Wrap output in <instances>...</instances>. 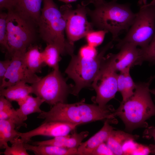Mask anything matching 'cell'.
<instances>
[{
  "label": "cell",
  "mask_w": 155,
  "mask_h": 155,
  "mask_svg": "<svg viewBox=\"0 0 155 155\" xmlns=\"http://www.w3.org/2000/svg\"><path fill=\"white\" fill-rule=\"evenodd\" d=\"M41 53L44 64L53 69L59 67V62L61 59L60 55L62 54L58 47L53 44H47Z\"/></svg>",
  "instance_id": "23"
},
{
  "label": "cell",
  "mask_w": 155,
  "mask_h": 155,
  "mask_svg": "<svg viewBox=\"0 0 155 155\" xmlns=\"http://www.w3.org/2000/svg\"><path fill=\"white\" fill-rule=\"evenodd\" d=\"M113 46L112 40L102 49L96 57L92 59L83 58L74 54L71 55V59L65 72L75 82L71 88V94L77 96L82 88L91 86L99 71L105 54Z\"/></svg>",
  "instance_id": "5"
},
{
  "label": "cell",
  "mask_w": 155,
  "mask_h": 155,
  "mask_svg": "<svg viewBox=\"0 0 155 155\" xmlns=\"http://www.w3.org/2000/svg\"><path fill=\"white\" fill-rule=\"evenodd\" d=\"M61 1L67 3H69L70 2H73L77 0H59Z\"/></svg>",
  "instance_id": "36"
},
{
  "label": "cell",
  "mask_w": 155,
  "mask_h": 155,
  "mask_svg": "<svg viewBox=\"0 0 155 155\" xmlns=\"http://www.w3.org/2000/svg\"><path fill=\"white\" fill-rule=\"evenodd\" d=\"M107 32L105 30H94L88 32L85 36L88 44L96 47L102 42L105 34Z\"/></svg>",
  "instance_id": "28"
},
{
  "label": "cell",
  "mask_w": 155,
  "mask_h": 155,
  "mask_svg": "<svg viewBox=\"0 0 155 155\" xmlns=\"http://www.w3.org/2000/svg\"><path fill=\"white\" fill-rule=\"evenodd\" d=\"M152 81L136 84L133 94L125 102H121L115 110L125 124V130L131 132L141 127H146V121L155 115V105L152 99L149 88Z\"/></svg>",
  "instance_id": "3"
},
{
  "label": "cell",
  "mask_w": 155,
  "mask_h": 155,
  "mask_svg": "<svg viewBox=\"0 0 155 155\" xmlns=\"http://www.w3.org/2000/svg\"><path fill=\"white\" fill-rule=\"evenodd\" d=\"M25 143L21 138H18L11 144V146L8 144L5 146L3 154L4 155H29Z\"/></svg>",
  "instance_id": "25"
},
{
  "label": "cell",
  "mask_w": 155,
  "mask_h": 155,
  "mask_svg": "<svg viewBox=\"0 0 155 155\" xmlns=\"http://www.w3.org/2000/svg\"><path fill=\"white\" fill-rule=\"evenodd\" d=\"M131 66H129L118 74L117 79L118 91L122 97V102L128 99L133 94L136 84L133 82L130 74Z\"/></svg>",
  "instance_id": "20"
},
{
  "label": "cell",
  "mask_w": 155,
  "mask_h": 155,
  "mask_svg": "<svg viewBox=\"0 0 155 155\" xmlns=\"http://www.w3.org/2000/svg\"><path fill=\"white\" fill-rule=\"evenodd\" d=\"M147 5H148L150 6V5H153L155 6V0H152L150 3H147Z\"/></svg>",
  "instance_id": "37"
},
{
  "label": "cell",
  "mask_w": 155,
  "mask_h": 155,
  "mask_svg": "<svg viewBox=\"0 0 155 155\" xmlns=\"http://www.w3.org/2000/svg\"><path fill=\"white\" fill-rule=\"evenodd\" d=\"M43 7L38 24L40 36L47 44L58 47L62 54H73L74 45L65 37V19L53 0H43Z\"/></svg>",
  "instance_id": "4"
},
{
  "label": "cell",
  "mask_w": 155,
  "mask_h": 155,
  "mask_svg": "<svg viewBox=\"0 0 155 155\" xmlns=\"http://www.w3.org/2000/svg\"><path fill=\"white\" fill-rule=\"evenodd\" d=\"M75 129L73 131L72 133L70 135L68 140V148H77L82 141L88 136L89 134L87 131H84L78 133Z\"/></svg>",
  "instance_id": "29"
},
{
  "label": "cell",
  "mask_w": 155,
  "mask_h": 155,
  "mask_svg": "<svg viewBox=\"0 0 155 155\" xmlns=\"http://www.w3.org/2000/svg\"><path fill=\"white\" fill-rule=\"evenodd\" d=\"M98 53L95 47L87 44L80 49L78 55L83 58L92 59L96 57Z\"/></svg>",
  "instance_id": "30"
},
{
  "label": "cell",
  "mask_w": 155,
  "mask_h": 155,
  "mask_svg": "<svg viewBox=\"0 0 155 155\" xmlns=\"http://www.w3.org/2000/svg\"><path fill=\"white\" fill-rule=\"evenodd\" d=\"M27 150L32 152L36 155H77V148H67L55 146L39 145H31L25 143Z\"/></svg>",
  "instance_id": "18"
},
{
  "label": "cell",
  "mask_w": 155,
  "mask_h": 155,
  "mask_svg": "<svg viewBox=\"0 0 155 155\" xmlns=\"http://www.w3.org/2000/svg\"><path fill=\"white\" fill-rule=\"evenodd\" d=\"M91 3L94 8L87 7L91 22L94 27L110 32L113 41H118L120 33L128 31L135 16L136 13L132 11L128 4H120L117 0L108 2L104 0H86L87 5Z\"/></svg>",
  "instance_id": "1"
},
{
  "label": "cell",
  "mask_w": 155,
  "mask_h": 155,
  "mask_svg": "<svg viewBox=\"0 0 155 155\" xmlns=\"http://www.w3.org/2000/svg\"><path fill=\"white\" fill-rule=\"evenodd\" d=\"M144 136L146 138L153 137L155 143V127H151L146 129L144 133Z\"/></svg>",
  "instance_id": "35"
},
{
  "label": "cell",
  "mask_w": 155,
  "mask_h": 155,
  "mask_svg": "<svg viewBox=\"0 0 155 155\" xmlns=\"http://www.w3.org/2000/svg\"><path fill=\"white\" fill-rule=\"evenodd\" d=\"M44 102L40 97H34L29 95L24 100L18 104L19 108L16 110L20 119L24 122L27 119V116L30 114L43 111L40 108L41 105Z\"/></svg>",
  "instance_id": "19"
},
{
  "label": "cell",
  "mask_w": 155,
  "mask_h": 155,
  "mask_svg": "<svg viewBox=\"0 0 155 155\" xmlns=\"http://www.w3.org/2000/svg\"><path fill=\"white\" fill-rule=\"evenodd\" d=\"M108 120L104 121L101 129L87 140L82 142L77 148V155H91L93 150L98 145L106 142L114 128Z\"/></svg>",
  "instance_id": "15"
},
{
  "label": "cell",
  "mask_w": 155,
  "mask_h": 155,
  "mask_svg": "<svg viewBox=\"0 0 155 155\" xmlns=\"http://www.w3.org/2000/svg\"><path fill=\"white\" fill-rule=\"evenodd\" d=\"M41 52L37 46L32 44L23 55V59L27 67L35 74L41 73L42 67L44 64Z\"/></svg>",
  "instance_id": "22"
},
{
  "label": "cell",
  "mask_w": 155,
  "mask_h": 155,
  "mask_svg": "<svg viewBox=\"0 0 155 155\" xmlns=\"http://www.w3.org/2000/svg\"><path fill=\"white\" fill-rule=\"evenodd\" d=\"M139 136L132 135L120 130L113 129L106 143L114 155H125L123 146L126 142L137 140Z\"/></svg>",
  "instance_id": "16"
},
{
  "label": "cell",
  "mask_w": 155,
  "mask_h": 155,
  "mask_svg": "<svg viewBox=\"0 0 155 155\" xmlns=\"http://www.w3.org/2000/svg\"><path fill=\"white\" fill-rule=\"evenodd\" d=\"M77 126L62 122L44 121L40 126L32 130L24 133L20 132L19 136L25 143H28L31 142V139L35 136L55 137L68 135Z\"/></svg>",
  "instance_id": "13"
},
{
  "label": "cell",
  "mask_w": 155,
  "mask_h": 155,
  "mask_svg": "<svg viewBox=\"0 0 155 155\" xmlns=\"http://www.w3.org/2000/svg\"><path fill=\"white\" fill-rule=\"evenodd\" d=\"M7 29L8 44L11 57L15 53L23 54L35 38L33 24L13 10L8 11Z\"/></svg>",
  "instance_id": "7"
},
{
  "label": "cell",
  "mask_w": 155,
  "mask_h": 155,
  "mask_svg": "<svg viewBox=\"0 0 155 155\" xmlns=\"http://www.w3.org/2000/svg\"><path fill=\"white\" fill-rule=\"evenodd\" d=\"M105 142L101 144L92 152L91 155H114Z\"/></svg>",
  "instance_id": "31"
},
{
  "label": "cell",
  "mask_w": 155,
  "mask_h": 155,
  "mask_svg": "<svg viewBox=\"0 0 155 155\" xmlns=\"http://www.w3.org/2000/svg\"></svg>",
  "instance_id": "39"
},
{
  "label": "cell",
  "mask_w": 155,
  "mask_h": 155,
  "mask_svg": "<svg viewBox=\"0 0 155 155\" xmlns=\"http://www.w3.org/2000/svg\"><path fill=\"white\" fill-rule=\"evenodd\" d=\"M43 0H16L13 10L35 26H38Z\"/></svg>",
  "instance_id": "14"
},
{
  "label": "cell",
  "mask_w": 155,
  "mask_h": 155,
  "mask_svg": "<svg viewBox=\"0 0 155 155\" xmlns=\"http://www.w3.org/2000/svg\"><path fill=\"white\" fill-rule=\"evenodd\" d=\"M13 107L11 102L3 96H0V111L7 110Z\"/></svg>",
  "instance_id": "34"
},
{
  "label": "cell",
  "mask_w": 155,
  "mask_h": 155,
  "mask_svg": "<svg viewBox=\"0 0 155 155\" xmlns=\"http://www.w3.org/2000/svg\"><path fill=\"white\" fill-rule=\"evenodd\" d=\"M20 132L16 129V125L11 119L0 120V148L5 149L9 142L12 144L20 137Z\"/></svg>",
  "instance_id": "21"
},
{
  "label": "cell",
  "mask_w": 155,
  "mask_h": 155,
  "mask_svg": "<svg viewBox=\"0 0 155 155\" xmlns=\"http://www.w3.org/2000/svg\"><path fill=\"white\" fill-rule=\"evenodd\" d=\"M31 86L23 82H20L4 88L0 89V96L10 101H16L18 104L32 94Z\"/></svg>",
  "instance_id": "17"
},
{
  "label": "cell",
  "mask_w": 155,
  "mask_h": 155,
  "mask_svg": "<svg viewBox=\"0 0 155 155\" xmlns=\"http://www.w3.org/2000/svg\"><path fill=\"white\" fill-rule=\"evenodd\" d=\"M16 0H0L1 10L7 9L8 11L13 9Z\"/></svg>",
  "instance_id": "33"
},
{
  "label": "cell",
  "mask_w": 155,
  "mask_h": 155,
  "mask_svg": "<svg viewBox=\"0 0 155 155\" xmlns=\"http://www.w3.org/2000/svg\"><path fill=\"white\" fill-rule=\"evenodd\" d=\"M150 78H150L152 79V80H153L154 78H155V75H154V76H152Z\"/></svg>",
  "instance_id": "38"
},
{
  "label": "cell",
  "mask_w": 155,
  "mask_h": 155,
  "mask_svg": "<svg viewBox=\"0 0 155 155\" xmlns=\"http://www.w3.org/2000/svg\"><path fill=\"white\" fill-rule=\"evenodd\" d=\"M144 61L155 64V33L148 45L144 48H140V57L137 65Z\"/></svg>",
  "instance_id": "24"
},
{
  "label": "cell",
  "mask_w": 155,
  "mask_h": 155,
  "mask_svg": "<svg viewBox=\"0 0 155 155\" xmlns=\"http://www.w3.org/2000/svg\"><path fill=\"white\" fill-rule=\"evenodd\" d=\"M24 54L15 53L11 56L10 64L0 85V89L21 82L32 84L40 79L41 77L32 72L27 67L23 59Z\"/></svg>",
  "instance_id": "11"
},
{
  "label": "cell",
  "mask_w": 155,
  "mask_h": 155,
  "mask_svg": "<svg viewBox=\"0 0 155 155\" xmlns=\"http://www.w3.org/2000/svg\"><path fill=\"white\" fill-rule=\"evenodd\" d=\"M5 119H11L16 124L17 130L22 127H27V124L20 119L16 110L13 107L0 111V120Z\"/></svg>",
  "instance_id": "26"
},
{
  "label": "cell",
  "mask_w": 155,
  "mask_h": 155,
  "mask_svg": "<svg viewBox=\"0 0 155 155\" xmlns=\"http://www.w3.org/2000/svg\"><path fill=\"white\" fill-rule=\"evenodd\" d=\"M147 3L146 0L139 1V10L125 36L118 41L117 48L129 43L144 49L151 41L155 33V6L148 5Z\"/></svg>",
  "instance_id": "6"
},
{
  "label": "cell",
  "mask_w": 155,
  "mask_h": 155,
  "mask_svg": "<svg viewBox=\"0 0 155 155\" xmlns=\"http://www.w3.org/2000/svg\"><path fill=\"white\" fill-rule=\"evenodd\" d=\"M116 54L110 53L105 57L104 62L114 71L120 72L129 66L137 65L140 48L131 44L126 43L119 48Z\"/></svg>",
  "instance_id": "12"
},
{
  "label": "cell",
  "mask_w": 155,
  "mask_h": 155,
  "mask_svg": "<svg viewBox=\"0 0 155 155\" xmlns=\"http://www.w3.org/2000/svg\"><path fill=\"white\" fill-rule=\"evenodd\" d=\"M115 111L112 105H107L102 107L95 103H86L84 99L73 103H58L51 107L49 111H43L39 113L37 118L45 121L62 122L78 126L106 120L111 123H117Z\"/></svg>",
  "instance_id": "2"
},
{
  "label": "cell",
  "mask_w": 155,
  "mask_h": 155,
  "mask_svg": "<svg viewBox=\"0 0 155 155\" xmlns=\"http://www.w3.org/2000/svg\"><path fill=\"white\" fill-rule=\"evenodd\" d=\"M11 59L0 61V85L3 80L11 63Z\"/></svg>",
  "instance_id": "32"
},
{
  "label": "cell",
  "mask_w": 155,
  "mask_h": 155,
  "mask_svg": "<svg viewBox=\"0 0 155 155\" xmlns=\"http://www.w3.org/2000/svg\"><path fill=\"white\" fill-rule=\"evenodd\" d=\"M7 13L1 12L0 13V43L9 53L10 49L7 41Z\"/></svg>",
  "instance_id": "27"
},
{
  "label": "cell",
  "mask_w": 155,
  "mask_h": 155,
  "mask_svg": "<svg viewBox=\"0 0 155 155\" xmlns=\"http://www.w3.org/2000/svg\"><path fill=\"white\" fill-rule=\"evenodd\" d=\"M118 74L102 62L99 72L92 82L91 86L96 96L93 98L94 102L101 107L105 106L114 98L118 91Z\"/></svg>",
  "instance_id": "10"
},
{
  "label": "cell",
  "mask_w": 155,
  "mask_h": 155,
  "mask_svg": "<svg viewBox=\"0 0 155 155\" xmlns=\"http://www.w3.org/2000/svg\"><path fill=\"white\" fill-rule=\"evenodd\" d=\"M31 86L32 93L51 107L59 103H65L71 90L60 72L59 67Z\"/></svg>",
  "instance_id": "8"
},
{
  "label": "cell",
  "mask_w": 155,
  "mask_h": 155,
  "mask_svg": "<svg viewBox=\"0 0 155 155\" xmlns=\"http://www.w3.org/2000/svg\"><path fill=\"white\" fill-rule=\"evenodd\" d=\"M87 7L78 4L75 9H73L71 4L67 3L59 8L66 21L67 40L72 45L93 30L92 24L87 19Z\"/></svg>",
  "instance_id": "9"
}]
</instances>
